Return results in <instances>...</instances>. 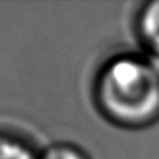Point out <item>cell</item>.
<instances>
[{
	"label": "cell",
	"mask_w": 159,
	"mask_h": 159,
	"mask_svg": "<svg viewBox=\"0 0 159 159\" xmlns=\"http://www.w3.org/2000/svg\"><path fill=\"white\" fill-rule=\"evenodd\" d=\"M94 100L105 118L115 124H149L159 115V75L149 59L115 56L97 72Z\"/></svg>",
	"instance_id": "1"
},
{
	"label": "cell",
	"mask_w": 159,
	"mask_h": 159,
	"mask_svg": "<svg viewBox=\"0 0 159 159\" xmlns=\"http://www.w3.org/2000/svg\"><path fill=\"white\" fill-rule=\"evenodd\" d=\"M139 31L150 53L159 52V0L150 2L139 15Z\"/></svg>",
	"instance_id": "2"
},
{
	"label": "cell",
	"mask_w": 159,
	"mask_h": 159,
	"mask_svg": "<svg viewBox=\"0 0 159 159\" xmlns=\"http://www.w3.org/2000/svg\"><path fill=\"white\" fill-rule=\"evenodd\" d=\"M0 159H40V152L22 137L0 131Z\"/></svg>",
	"instance_id": "3"
},
{
	"label": "cell",
	"mask_w": 159,
	"mask_h": 159,
	"mask_svg": "<svg viewBox=\"0 0 159 159\" xmlns=\"http://www.w3.org/2000/svg\"><path fill=\"white\" fill-rule=\"evenodd\" d=\"M40 159H91L84 149L69 142H57L40 152Z\"/></svg>",
	"instance_id": "4"
},
{
	"label": "cell",
	"mask_w": 159,
	"mask_h": 159,
	"mask_svg": "<svg viewBox=\"0 0 159 159\" xmlns=\"http://www.w3.org/2000/svg\"><path fill=\"white\" fill-rule=\"evenodd\" d=\"M149 62H150V65L153 66L155 71H156L158 75H159V52H156V53H150Z\"/></svg>",
	"instance_id": "5"
}]
</instances>
